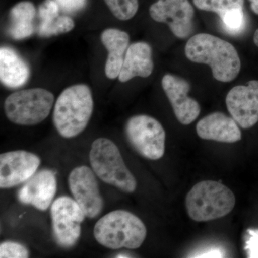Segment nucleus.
Segmentation results:
<instances>
[{
  "label": "nucleus",
  "instance_id": "f3484780",
  "mask_svg": "<svg viewBox=\"0 0 258 258\" xmlns=\"http://www.w3.org/2000/svg\"><path fill=\"white\" fill-rule=\"evenodd\" d=\"M101 40L108 52L105 66L106 77L116 79L119 76L129 46L128 34L118 29H106L102 32Z\"/></svg>",
  "mask_w": 258,
  "mask_h": 258
},
{
  "label": "nucleus",
  "instance_id": "aec40b11",
  "mask_svg": "<svg viewBox=\"0 0 258 258\" xmlns=\"http://www.w3.org/2000/svg\"><path fill=\"white\" fill-rule=\"evenodd\" d=\"M60 8L55 0H45L39 6L38 16L40 20L37 33L40 37H47L49 30L60 16Z\"/></svg>",
  "mask_w": 258,
  "mask_h": 258
},
{
  "label": "nucleus",
  "instance_id": "6e6552de",
  "mask_svg": "<svg viewBox=\"0 0 258 258\" xmlns=\"http://www.w3.org/2000/svg\"><path fill=\"white\" fill-rule=\"evenodd\" d=\"M54 238L58 245L71 248L77 243L81 234L84 212L77 202L69 197L56 199L50 209Z\"/></svg>",
  "mask_w": 258,
  "mask_h": 258
},
{
  "label": "nucleus",
  "instance_id": "a878e982",
  "mask_svg": "<svg viewBox=\"0 0 258 258\" xmlns=\"http://www.w3.org/2000/svg\"><path fill=\"white\" fill-rule=\"evenodd\" d=\"M250 3L251 10L254 14L258 15V0H248Z\"/></svg>",
  "mask_w": 258,
  "mask_h": 258
},
{
  "label": "nucleus",
  "instance_id": "39448f33",
  "mask_svg": "<svg viewBox=\"0 0 258 258\" xmlns=\"http://www.w3.org/2000/svg\"><path fill=\"white\" fill-rule=\"evenodd\" d=\"M89 160L93 171L103 182L125 193L137 189V180L125 165L119 149L110 139L99 138L93 142Z\"/></svg>",
  "mask_w": 258,
  "mask_h": 258
},
{
  "label": "nucleus",
  "instance_id": "ddd939ff",
  "mask_svg": "<svg viewBox=\"0 0 258 258\" xmlns=\"http://www.w3.org/2000/svg\"><path fill=\"white\" fill-rule=\"evenodd\" d=\"M161 85L176 119L181 124H191L198 118L201 109L198 102L188 96L191 88L189 82L179 76L166 74Z\"/></svg>",
  "mask_w": 258,
  "mask_h": 258
},
{
  "label": "nucleus",
  "instance_id": "b1692460",
  "mask_svg": "<svg viewBox=\"0 0 258 258\" xmlns=\"http://www.w3.org/2000/svg\"><path fill=\"white\" fill-rule=\"evenodd\" d=\"M30 252L23 244L13 241H6L0 244V257L27 258Z\"/></svg>",
  "mask_w": 258,
  "mask_h": 258
},
{
  "label": "nucleus",
  "instance_id": "412c9836",
  "mask_svg": "<svg viewBox=\"0 0 258 258\" xmlns=\"http://www.w3.org/2000/svg\"><path fill=\"white\" fill-rule=\"evenodd\" d=\"M244 0H193L199 10L216 13L220 18L229 12L243 9Z\"/></svg>",
  "mask_w": 258,
  "mask_h": 258
},
{
  "label": "nucleus",
  "instance_id": "393cba45",
  "mask_svg": "<svg viewBox=\"0 0 258 258\" xmlns=\"http://www.w3.org/2000/svg\"><path fill=\"white\" fill-rule=\"evenodd\" d=\"M60 10L68 13H74L82 10L87 0H55Z\"/></svg>",
  "mask_w": 258,
  "mask_h": 258
},
{
  "label": "nucleus",
  "instance_id": "0eeeda50",
  "mask_svg": "<svg viewBox=\"0 0 258 258\" xmlns=\"http://www.w3.org/2000/svg\"><path fill=\"white\" fill-rule=\"evenodd\" d=\"M125 137L134 150L142 157L158 160L165 152L166 132L160 122L147 115L129 118L125 127Z\"/></svg>",
  "mask_w": 258,
  "mask_h": 258
},
{
  "label": "nucleus",
  "instance_id": "a211bd4d",
  "mask_svg": "<svg viewBox=\"0 0 258 258\" xmlns=\"http://www.w3.org/2000/svg\"><path fill=\"white\" fill-rule=\"evenodd\" d=\"M30 77L28 64L16 51L8 47L0 49V80L6 87L17 88L27 83Z\"/></svg>",
  "mask_w": 258,
  "mask_h": 258
},
{
  "label": "nucleus",
  "instance_id": "1a4fd4ad",
  "mask_svg": "<svg viewBox=\"0 0 258 258\" xmlns=\"http://www.w3.org/2000/svg\"><path fill=\"white\" fill-rule=\"evenodd\" d=\"M69 185L74 200L86 217L96 218L101 213L104 203L93 169L87 166L75 168L70 173Z\"/></svg>",
  "mask_w": 258,
  "mask_h": 258
},
{
  "label": "nucleus",
  "instance_id": "7ed1b4c3",
  "mask_svg": "<svg viewBox=\"0 0 258 258\" xmlns=\"http://www.w3.org/2000/svg\"><path fill=\"white\" fill-rule=\"evenodd\" d=\"M97 242L107 248L137 249L147 235L142 220L125 210H114L102 217L94 226Z\"/></svg>",
  "mask_w": 258,
  "mask_h": 258
},
{
  "label": "nucleus",
  "instance_id": "bb28decb",
  "mask_svg": "<svg viewBox=\"0 0 258 258\" xmlns=\"http://www.w3.org/2000/svg\"><path fill=\"white\" fill-rule=\"evenodd\" d=\"M254 42L256 45L258 47V29L256 30L255 32H254Z\"/></svg>",
  "mask_w": 258,
  "mask_h": 258
},
{
  "label": "nucleus",
  "instance_id": "5701e85b",
  "mask_svg": "<svg viewBox=\"0 0 258 258\" xmlns=\"http://www.w3.org/2000/svg\"><path fill=\"white\" fill-rule=\"evenodd\" d=\"M222 27L230 35H239L245 28L246 19L243 9L229 12L220 18Z\"/></svg>",
  "mask_w": 258,
  "mask_h": 258
},
{
  "label": "nucleus",
  "instance_id": "4be33fe9",
  "mask_svg": "<svg viewBox=\"0 0 258 258\" xmlns=\"http://www.w3.org/2000/svg\"><path fill=\"white\" fill-rule=\"evenodd\" d=\"M112 14L120 20L133 18L139 10V0H104Z\"/></svg>",
  "mask_w": 258,
  "mask_h": 258
},
{
  "label": "nucleus",
  "instance_id": "4468645a",
  "mask_svg": "<svg viewBox=\"0 0 258 258\" xmlns=\"http://www.w3.org/2000/svg\"><path fill=\"white\" fill-rule=\"evenodd\" d=\"M57 191V179L54 171L45 169L39 171L20 189L18 200L24 205H32L45 211L52 203Z\"/></svg>",
  "mask_w": 258,
  "mask_h": 258
},
{
  "label": "nucleus",
  "instance_id": "2eb2a0df",
  "mask_svg": "<svg viewBox=\"0 0 258 258\" xmlns=\"http://www.w3.org/2000/svg\"><path fill=\"white\" fill-rule=\"evenodd\" d=\"M196 130L199 137L205 140L235 143L242 139L237 122L232 117L221 112H215L204 117L197 124Z\"/></svg>",
  "mask_w": 258,
  "mask_h": 258
},
{
  "label": "nucleus",
  "instance_id": "f257e3e1",
  "mask_svg": "<svg viewBox=\"0 0 258 258\" xmlns=\"http://www.w3.org/2000/svg\"><path fill=\"white\" fill-rule=\"evenodd\" d=\"M185 55L191 62L210 66L212 76L220 82H231L240 72V59L235 47L210 34L191 37L185 47Z\"/></svg>",
  "mask_w": 258,
  "mask_h": 258
},
{
  "label": "nucleus",
  "instance_id": "423d86ee",
  "mask_svg": "<svg viewBox=\"0 0 258 258\" xmlns=\"http://www.w3.org/2000/svg\"><path fill=\"white\" fill-rule=\"evenodd\" d=\"M54 96L43 88L21 90L5 101V114L15 124L34 125L43 121L53 106Z\"/></svg>",
  "mask_w": 258,
  "mask_h": 258
},
{
  "label": "nucleus",
  "instance_id": "f03ea898",
  "mask_svg": "<svg viewBox=\"0 0 258 258\" xmlns=\"http://www.w3.org/2000/svg\"><path fill=\"white\" fill-rule=\"evenodd\" d=\"M93 111L92 93L88 86L75 85L64 89L55 102L53 123L57 132L66 139L82 133Z\"/></svg>",
  "mask_w": 258,
  "mask_h": 258
},
{
  "label": "nucleus",
  "instance_id": "dca6fc26",
  "mask_svg": "<svg viewBox=\"0 0 258 258\" xmlns=\"http://www.w3.org/2000/svg\"><path fill=\"white\" fill-rule=\"evenodd\" d=\"M153 70L152 47L146 42H136L127 49L118 79L125 83L136 77L147 78Z\"/></svg>",
  "mask_w": 258,
  "mask_h": 258
},
{
  "label": "nucleus",
  "instance_id": "f8f14e48",
  "mask_svg": "<svg viewBox=\"0 0 258 258\" xmlns=\"http://www.w3.org/2000/svg\"><path fill=\"white\" fill-rule=\"evenodd\" d=\"M226 105L241 128H252L258 122V81L232 88L226 97Z\"/></svg>",
  "mask_w": 258,
  "mask_h": 258
},
{
  "label": "nucleus",
  "instance_id": "9d476101",
  "mask_svg": "<svg viewBox=\"0 0 258 258\" xmlns=\"http://www.w3.org/2000/svg\"><path fill=\"white\" fill-rule=\"evenodd\" d=\"M149 14L154 21L166 23L178 38H187L194 31L195 10L189 0H157Z\"/></svg>",
  "mask_w": 258,
  "mask_h": 258
},
{
  "label": "nucleus",
  "instance_id": "9b49d317",
  "mask_svg": "<svg viewBox=\"0 0 258 258\" xmlns=\"http://www.w3.org/2000/svg\"><path fill=\"white\" fill-rule=\"evenodd\" d=\"M40 157L33 153L18 150L0 155V187L8 189L28 181L40 165Z\"/></svg>",
  "mask_w": 258,
  "mask_h": 258
},
{
  "label": "nucleus",
  "instance_id": "20e7f679",
  "mask_svg": "<svg viewBox=\"0 0 258 258\" xmlns=\"http://www.w3.org/2000/svg\"><path fill=\"white\" fill-rule=\"evenodd\" d=\"M235 197L225 185L212 180L198 183L186 198V208L195 222H208L230 214L235 205Z\"/></svg>",
  "mask_w": 258,
  "mask_h": 258
},
{
  "label": "nucleus",
  "instance_id": "6ab92c4d",
  "mask_svg": "<svg viewBox=\"0 0 258 258\" xmlns=\"http://www.w3.org/2000/svg\"><path fill=\"white\" fill-rule=\"evenodd\" d=\"M36 13V8L31 2L23 1L15 5L10 12V36L18 40L31 36L35 31L33 21Z\"/></svg>",
  "mask_w": 258,
  "mask_h": 258
}]
</instances>
